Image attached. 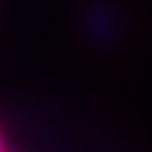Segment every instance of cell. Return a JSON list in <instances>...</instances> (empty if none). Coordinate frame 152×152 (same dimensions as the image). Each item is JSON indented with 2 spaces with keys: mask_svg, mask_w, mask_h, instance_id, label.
I'll use <instances>...</instances> for the list:
<instances>
[{
  "mask_svg": "<svg viewBox=\"0 0 152 152\" xmlns=\"http://www.w3.org/2000/svg\"><path fill=\"white\" fill-rule=\"evenodd\" d=\"M81 25L88 42L101 49H110L123 34V15L115 0H88L81 12Z\"/></svg>",
  "mask_w": 152,
  "mask_h": 152,
  "instance_id": "obj_1",
  "label": "cell"
},
{
  "mask_svg": "<svg viewBox=\"0 0 152 152\" xmlns=\"http://www.w3.org/2000/svg\"><path fill=\"white\" fill-rule=\"evenodd\" d=\"M0 152H3V132H0Z\"/></svg>",
  "mask_w": 152,
  "mask_h": 152,
  "instance_id": "obj_2",
  "label": "cell"
}]
</instances>
